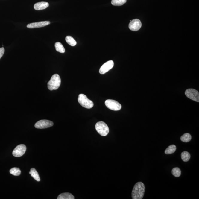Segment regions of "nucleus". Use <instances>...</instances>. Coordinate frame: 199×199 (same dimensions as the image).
<instances>
[{
    "label": "nucleus",
    "instance_id": "4468645a",
    "mask_svg": "<svg viewBox=\"0 0 199 199\" xmlns=\"http://www.w3.org/2000/svg\"><path fill=\"white\" fill-rule=\"evenodd\" d=\"M29 174L31 175V176L34 178L35 180L37 181H40V179L39 173L36 171V169L34 168H31L30 169V171L29 172Z\"/></svg>",
    "mask_w": 199,
    "mask_h": 199
},
{
    "label": "nucleus",
    "instance_id": "2eb2a0df",
    "mask_svg": "<svg viewBox=\"0 0 199 199\" xmlns=\"http://www.w3.org/2000/svg\"><path fill=\"white\" fill-rule=\"evenodd\" d=\"M56 50L58 52L61 53H64L65 52V49L63 44L60 42H57L55 44Z\"/></svg>",
    "mask_w": 199,
    "mask_h": 199
},
{
    "label": "nucleus",
    "instance_id": "6ab92c4d",
    "mask_svg": "<svg viewBox=\"0 0 199 199\" xmlns=\"http://www.w3.org/2000/svg\"><path fill=\"white\" fill-rule=\"evenodd\" d=\"M180 139L183 142H189L192 139V136L189 133H186L181 137Z\"/></svg>",
    "mask_w": 199,
    "mask_h": 199
},
{
    "label": "nucleus",
    "instance_id": "4be33fe9",
    "mask_svg": "<svg viewBox=\"0 0 199 199\" xmlns=\"http://www.w3.org/2000/svg\"><path fill=\"white\" fill-rule=\"evenodd\" d=\"M172 174L176 177H179L181 174V170L178 168H175L172 170Z\"/></svg>",
    "mask_w": 199,
    "mask_h": 199
},
{
    "label": "nucleus",
    "instance_id": "1a4fd4ad",
    "mask_svg": "<svg viewBox=\"0 0 199 199\" xmlns=\"http://www.w3.org/2000/svg\"><path fill=\"white\" fill-rule=\"evenodd\" d=\"M114 65V63L113 60H110L107 62L100 68L99 70L100 74H106L113 67Z\"/></svg>",
    "mask_w": 199,
    "mask_h": 199
},
{
    "label": "nucleus",
    "instance_id": "0eeeda50",
    "mask_svg": "<svg viewBox=\"0 0 199 199\" xmlns=\"http://www.w3.org/2000/svg\"><path fill=\"white\" fill-rule=\"evenodd\" d=\"M53 125V122L51 121L43 119L37 122L35 124V127L37 129H45L50 128Z\"/></svg>",
    "mask_w": 199,
    "mask_h": 199
},
{
    "label": "nucleus",
    "instance_id": "6e6552de",
    "mask_svg": "<svg viewBox=\"0 0 199 199\" xmlns=\"http://www.w3.org/2000/svg\"><path fill=\"white\" fill-rule=\"evenodd\" d=\"M26 146L25 145L20 144L15 148L13 151L12 154L14 157H19L24 155L26 151Z\"/></svg>",
    "mask_w": 199,
    "mask_h": 199
},
{
    "label": "nucleus",
    "instance_id": "f257e3e1",
    "mask_svg": "<svg viewBox=\"0 0 199 199\" xmlns=\"http://www.w3.org/2000/svg\"><path fill=\"white\" fill-rule=\"evenodd\" d=\"M145 187L143 183H137L135 185L132 192L133 199H142L144 196Z\"/></svg>",
    "mask_w": 199,
    "mask_h": 199
},
{
    "label": "nucleus",
    "instance_id": "423d86ee",
    "mask_svg": "<svg viewBox=\"0 0 199 199\" xmlns=\"http://www.w3.org/2000/svg\"><path fill=\"white\" fill-rule=\"evenodd\" d=\"M185 94L188 98L193 101L199 102V93L198 91L193 89H189L186 90Z\"/></svg>",
    "mask_w": 199,
    "mask_h": 199
},
{
    "label": "nucleus",
    "instance_id": "f03ea898",
    "mask_svg": "<svg viewBox=\"0 0 199 199\" xmlns=\"http://www.w3.org/2000/svg\"><path fill=\"white\" fill-rule=\"evenodd\" d=\"M61 84V79L59 75L54 74L47 84L48 88L51 91L56 90L59 88Z\"/></svg>",
    "mask_w": 199,
    "mask_h": 199
},
{
    "label": "nucleus",
    "instance_id": "dca6fc26",
    "mask_svg": "<svg viewBox=\"0 0 199 199\" xmlns=\"http://www.w3.org/2000/svg\"><path fill=\"white\" fill-rule=\"evenodd\" d=\"M65 40L68 44L71 46H75L77 44L76 41L71 36H66L65 38Z\"/></svg>",
    "mask_w": 199,
    "mask_h": 199
},
{
    "label": "nucleus",
    "instance_id": "ddd939ff",
    "mask_svg": "<svg viewBox=\"0 0 199 199\" xmlns=\"http://www.w3.org/2000/svg\"><path fill=\"white\" fill-rule=\"evenodd\" d=\"M57 198V199H74L75 197L72 194L69 192H65L60 194Z\"/></svg>",
    "mask_w": 199,
    "mask_h": 199
},
{
    "label": "nucleus",
    "instance_id": "f3484780",
    "mask_svg": "<svg viewBox=\"0 0 199 199\" xmlns=\"http://www.w3.org/2000/svg\"><path fill=\"white\" fill-rule=\"evenodd\" d=\"M176 146L174 145H172L168 146V147L165 150V153L167 154H172L174 153L175 151H176Z\"/></svg>",
    "mask_w": 199,
    "mask_h": 199
},
{
    "label": "nucleus",
    "instance_id": "412c9836",
    "mask_svg": "<svg viewBox=\"0 0 199 199\" xmlns=\"http://www.w3.org/2000/svg\"><path fill=\"white\" fill-rule=\"evenodd\" d=\"M10 173L11 174L15 176H19L21 174V171L19 168H11L10 170Z\"/></svg>",
    "mask_w": 199,
    "mask_h": 199
},
{
    "label": "nucleus",
    "instance_id": "9b49d317",
    "mask_svg": "<svg viewBox=\"0 0 199 199\" xmlns=\"http://www.w3.org/2000/svg\"><path fill=\"white\" fill-rule=\"evenodd\" d=\"M50 22L48 21H42L35 23H31L27 25V28H41L47 26V25H50Z\"/></svg>",
    "mask_w": 199,
    "mask_h": 199
},
{
    "label": "nucleus",
    "instance_id": "7ed1b4c3",
    "mask_svg": "<svg viewBox=\"0 0 199 199\" xmlns=\"http://www.w3.org/2000/svg\"><path fill=\"white\" fill-rule=\"evenodd\" d=\"M78 101L81 106L86 109H91L94 106L93 102L89 99L85 95L83 94L79 95Z\"/></svg>",
    "mask_w": 199,
    "mask_h": 199
},
{
    "label": "nucleus",
    "instance_id": "20e7f679",
    "mask_svg": "<svg viewBox=\"0 0 199 199\" xmlns=\"http://www.w3.org/2000/svg\"><path fill=\"white\" fill-rule=\"evenodd\" d=\"M95 128L98 133L102 136H106L109 132V127L104 122H97L95 125Z\"/></svg>",
    "mask_w": 199,
    "mask_h": 199
},
{
    "label": "nucleus",
    "instance_id": "9d476101",
    "mask_svg": "<svg viewBox=\"0 0 199 199\" xmlns=\"http://www.w3.org/2000/svg\"><path fill=\"white\" fill-rule=\"evenodd\" d=\"M141 21L138 19H135L131 21L129 25L130 29L133 31H138L141 28Z\"/></svg>",
    "mask_w": 199,
    "mask_h": 199
},
{
    "label": "nucleus",
    "instance_id": "5701e85b",
    "mask_svg": "<svg viewBox=\"0 0 199 199\" xmlns=\"http://www.w3.org/2000/svg\"><path fill=\"white\" fill-rule=\"evenodd\" d=\"M4 48H0V59L2 57L3 55H4Z\"/></svg>",
    "mask_w": 199,
    "mask_h": 199
},
{
    "label": "nucleus",
    "instance_id": "39448f33",
    "mask_svg": "<svg viewBox=\"0 0 199 199\" xmlns=\"http://www.w3.org/2000/svg\"><path fill=\"white\" fill-rule=\"evenodd\" d=\"M105 105L108 109L114 111H119L122 108L121 105L116 100L108 99L105 102Z\"/></svg>",
    "mask_w": 199,
    "mask_h": 199
},
{
    "label": "nucleus",
    "instance_id": "aec40b11",
    "mask_svg": "<svg viewBox=\"0 0 199 199\" xmlns=\"http://www.w3.org/2000/svg\"><path fill=\"white\" fill-rule=\"evenodd\" d=\"M126 2L127 0H112L111 3L114 6H120L123 5Z\"/></svg>",
    "mask_w": 199,
    "mask_h": 199
},
{
    "label": "nucleus",
    "instance_id": "f8f14e48",
    "mask_svg": "<svg viewBox=\"0 0 199 199\" xmlns=\"http://www.w3.org/2000/svg\"><path fill=\"white\" fill-rule=\"evenodd\" d=\"M49 6V3L47 2H40L36 3L34 6L35 10H39L47 8Z\"/></svg>",
    "mask_w": 199,
    "mask_h": 199
},
{
    "label": "nucleus",
    "instance_id": "a211bd4d",
    "mask_svg": "<svg viewBox=\"0 0 199 199\" xmlns=\"http://www.w3.org/2000/svg\"><path fill=\"white\" fill-rule=\"evenodd\" d=\"M191 156L190 154L187 151H184L181 154V157L184 162H187L190 159Z\"/></svg>",
    "mask_w": 199,
    "mask_h": 199
}]
</instances>
